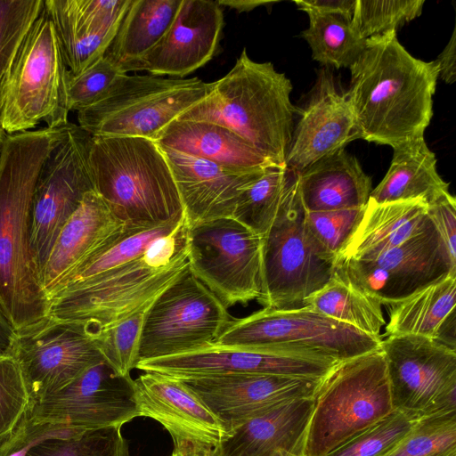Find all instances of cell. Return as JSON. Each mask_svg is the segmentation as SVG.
<instances>
[{"mask_svg": "<svg viewBox=\"0 0 456 456\" xmlns=\"http://www.w3.org/2000/svg\"><path fill=\"white\" fill-rule=\"evenodd\" d=\"M93 136L68 123L43 162L30 206V247L40 273L61 230L94 191L90 167Z\"/></svg>", "mask_w": 456, "mask_h": 456, "instance_id": "12", "label": "cell"}, {"mask_svg": "<svg viewBox=\"0 0 456 456\" xmlns=\"http://www.w3.org/2000/svg\"><path fill=\"white\" fill-rule=\"evenodd\" d=\"M231 321L227 307L188 266L147 307L138 362L177 355L215 343Z\"/></svg>", "mask_w": 456, "mask_h": 456, "instance_id": "11", "label": "cell"}, {"mask_svg": "<svg viewBox=\"0 0 456 456\" xmlns=\"http://www.w3.org/2000/svg\"><path fill=\"white\" fill-rule=\"evenodd\" d=\"M356 0H299L295 1L298 9L307 12L340 16L352 20Z\"/></svg>", "mask_w": 456, "mask_h": 456, "instance_id": "47", "label": "cell"}, {"mask_svg": "<svg viewBox=\"0 0 456 456\" xmlns=\"http://www.w3.org/2000/svg\"><path fill=\"white\" fill-rule=\"evenodd\" d=\"M346 98L360 138L395 148L424 137L433 116L438 78L435 61L411 55L396 31L366 40L354 64Z\"/></svg>", "mask_w": 456, "mask_h": 456, "instance_id": "1", "label": "cell"}, {"mask_svg": "<svg viewBox=\"0 0 456 456\" xmlns=\"http://www.w3.org/2000/svg\"><path fill=\"white\" fill-rule=\"evenodd\" d=\"M394 411L380 348L339 362L313 396L303 455L326 456Z\"/></svg>", "mask_w": 456, "mask_h": 456, "instance_id": "6", "label": "cell"}, {"mask_svg": "<svg viewBox=\"0 0 456 456\" xmlns=\"http://www.w3.org/2000/svg\"><path fill=\"white\" fill-rule=\"evenodd\" d=\"M365 207L330 211H306L307 225L317 241L338 258L359 224Z\"/></svg>", "mask_w": 456, "mask_h": 456, "instance_id": "45", "label": "cell"}, {"mask_svg": "<svg viewBox=\"0 0 456 456\" xmlns=\"http://www.w3.org/2000/svg\"><path fill=\"white\" fill-rule=\"evenodd\" d=\"M69 69L53 25L45 11L37 19L12 65L0 98V119L7 134L33 130L39 123L68 124Z\"/></svg>", "mask_w": 456, "mask_h": 456, "instance_id": "8", "label": "cell"}, {"mask_svg": "<svg viewBox=\"0 0 456 456\" xmlns=\"http://www.w3.org/2000/svg\"><path fill=\"white\" fill-rule=\"evenodd\" d=\"M297 175L285 165H270L239 196L232 217L263 237L278 213L284 193Z\"/></svg>", "mask_w": 456, "mask_h": 456, "instance_id": "34", "label": "cell"}, {"mask_svg": "<svg viewBox=\"0 0 456 456\" xmlns=\"http://www.w3.org/2000/svg\"><path fill=\"white\" fill-rule=\"evenodd\" d=\"M66 125L7 134L0 149V305L15 330L48 315L30 247V206L40 167Z\"/></svg>", "mask_w": 456, "mask_h": 456, "instance_id": "2", "label": "cell"}, {"mask_svg": "<svg viewBox=\"0 0 456 456\" xmlns=\"http://www.w3.org/2000/svg\"><path fill=\"white\" fill-rule=\"evenodd\" d=\"M183 216L180 220L164 225L126 234L110 248L86 260L68 273L49 295L48 300L68 288L102 276L140 257L158 239L173 232Z\"/></svg>", "mask_w": 456, "mask_h": 456, "instance_id": "37", "label": "cell"}, {"mask_svg": "<svg viewBox=\"0 0 456 456\" xmlns=\"http://www.w3.org/2000/svg\"><path fill=\"white\" fill-rule=\"evenodd\" d=\"M455 298L456 275L415 292L389 306L386 335H419L456 350Z\"/></svg>", "mask_w": 456, "mask_h": 456, "instance_id": "30", "label": "cell"}, {"mask_svg": "<svg viewBox=\"0 0 456 456\" xmlns=\"http://www.w3.org/2000/svg\"><path fill=\"white\" fill-rule=\"evenodd\" d=\"M313 397L283 403L236 428L215 456H304Z\"/></svg>", "mask_w": 456, "mask_h": 456, "instance_id": "26", "label": "cell"}, {"mask_svg": "<svg viewBox=\"0 0 456 456\" xmlns=\"http://www.w3.org/2000/svg\"><path fill=\"white\" fill-rule=\"evenodd\" d=\"M339 362L288 349H248L216 343L188 353L140 361L136 369L175 379L224 374H266L322 379Z\"/></svg>", "mask_w": 456, "mask_h": 456, "instance_id": "18", "label": "cell"}, {"mask_svg": "<svg viewBox=\"0 0 456 456\" xmlns=\"http://www.w3.org/2000/svg\"><path fill=\"white\" fill-rule=\"evenodd\" d=\"M189 268L228 308L262 292V238L232 217L188 225Z\"/></svg>", "mask_w": 456, "mask_h": 456, "instance_id": "13", "label": "cell"}, {"mask_svg": "<svg viewBox=\"0 0 456 456\" xmlns=\"http://www.w3.org/2000/svg\"><path fill=\"white\" fill-rule=\"evenodd\" d=\"M15 330L0 305V356L12 355Z\"/></svg>", "mask_w": 456, "mask_h": 456, "instance_id": "49", "label": "cell"}, {"mask_svg": "<svg viewBox=\"0 0 456 456\" xmlns=\"http://www.w3.org/2000/svg\"><path fill=\"white\" fill-rule=\"evenodd\" d=\"M232 434L250 419L293 400L313 397L322 379L266 374H224L178 379Z\"/></svg>", "mask_w": 456, "mask_h": 456, "instance_id": "19", "label": "cell"}, {"mask_svg": "<svg viewBox=\"0 0 456 456\" xmlns=\"http://www.w3.org/2000/svg\"><path fill=\"white\" fill-rule=\"evenodd\" d=\"M393 150L387 173L372 189L369 200L375 203L421 200L429 206L450 194L449 184L438 175L436 155L424 137Z\"/></svg>", "mask_w": 456, "mask_h": 456, "instance_id": "31", "label": "cell"}, {"mask_svg": "<svg viewBox=\"0 0 456 456\" xmlns=\"http://www.w3.org/2000/svg\"><path fill=\"white\" fill-rule=\"evenodd\" d=\"M134 380L140 417L160 423L171 436L174 449L216 450L232 435L180 379L146 371Z\"/></svg>", "mask_w": 456, "mask_h": 456, "instance_id": "20", "label": "cell"}, {"mask_svg": "<svg viewBox=\"0 0 456 456\" xmlns=\"http://www.w3.org/2000/svg\"><path fill=\"white\" fill-rule=\"evenodd\" d=\"M432 224L421 200H369L355 231L337 259H363L396 247Z\"/></svg>", "mask_w": 456, "mask_h": 456, "instance_id": "28", "label": "cell"}, {"mask_svg": "<svg viewBox=\"0 0 456 456\" xmlns=\"http://www.w3.org/2000/svg\"><path fill=\"white\" fill-rule=\"evenodd\" d=\"M156 142L164 147L242 170L276 165L229 128L207 121L175 120Z\"/></svg>", "mask_w": 456, "mask_h": 456, "instance_id": "29", "label": "cell"}, {"mask_svg": "<svg viewBox=\"0 0 456 456\" xmlns=\"http://www.w3.org/2000/svg\"><path fill=\"white\" fill-rule=\"evenodd\" d=\"M12 355L20 366L31 405L104 361L84 324L50 315L15 330Z\"/></svg>", "mask_w": 456, "mask_h": 456, "instance_id": "16", "label": "cell"}, {"mask_svg": "<svg viewBox=\"0 0 456 456\" xmlns=\"http://www.w3.org/2000/svg\"><path fill=\"white\" fill-rule=\"evenodd\" d=\"M0 456H129L121 428L87 431L79 436H55L22 445L1 447Z\"/></svg>", "mask_w": 456, "mask_h": 456, "instance_id": "36", "label": "cell"}, {"mask_svg": "<svg viewBox=\"0 0 456 456\" xmlns=\"http://www.w3.org/2000/svg\"><path fill=\"white\" fill-rule=\"evenodd\" d=\"M416 421L394 411L326 456H384L404 437Z\"/></svg>", "mask_w": 456, "mask_h": 456, "instance_id": "42", "label": "cell"}, {"mask_svg": "<svg viewBox=\"0 0 456 456\" xmlns=\"http://www.w3.org/2000/svg\"><path fill=\"white\" fill-rule=\"evenodd\" d=\"M89 159L94 191L126 231H146L184 216L171 169L156 142L93 137Z\"/></svg>", "mask_w": 456, "mask_h": 456, "instance_id": "5", "label": "cell"}, {"mask_svg": "<svg viewBox=\"0 0 456 456\" xmlns=\"http://www.w3.org/2000/svg\"><path fill=\"white\" fill-rule=\"evenodd\" d=\"M297 177L301 200L309 212L365 207L372 191L370 177L345 149L318 159Z\"/></svg>", "mask_w": 456, "mask_h": 456, "instance_id": "27", "label": "cell"}, {"mask_svg": "<svg viewBox=\"0 0 456 456\" xmlns=\"http://www.w3.org/2000/svg\"><path fill=\"white\" fill-rule=\"evenodd\" d=\"M335 272L352 286L392 305L456 275V261L435 224L402 244L363 259H337Z\"/></svg>", "mask_w": 456, "mask_h": 456, "instance_id": "14", "label": "cell"}, {"mask_svg": "<svg viewBox=\"0 0 456 456\" xmlns=\"http://www.w3.org/2000/svg\"><path fill=\"white\" fill-rule=\"evenodd\" d=\"M437 456H456V451H450V452L439 454Z\"/></svg>", "mask_w": 456, "mask_h": 456, "instance_id": "53", "label": "cell"}, {"mask_svg": "<svg viewBox=\"0 0 456 456\" xmlns=\"http://www.w3.org/2000/svg\"><path fill=\"white\" fill-rule=\"evenodd\" d=\"M158 145L171 169L189 226L232 217L240 193L265 168H232Z\"/></svg>", "mask_w": 456, "mask_h": 456, "instance_id": "24", "label": "cell"}, {"mask_svg": "<svg viewBox=\"0 0 456 456\" xmlns=\"http://www.w3.org/2000/svg\"><path fill=\"white\" fill-rule=\"evenodd\" d=\"M424 0H356L351 24L367 40L420 16Z\"/></svg>", "mask_w": 456, "mask_h": 456, "instance_id": "41", "label": "cell"}, {"mask_svg": "<svg viewBox=\"0 0 456 456\" xmlns=\"http://www.w3.org/2000/svg\"><path fill=\"white\" fill-rule=\"evenodd\" d=\"M132 0H46L49 16L72 76L102 57Z\"/></svg>", "mask_w": 456, "mask_h": 456, "instance_id": "23", "label": "cell"}, {"mask_svg": "<svg viewBox=\"0 0 456 456\" xmlns=\"http://www.w3.org/2000/svg\"><path fill=\"white\" fill-rule=\"evenodd\" d=\"M208 83L198 77L124 75L101 102L77 112L93 137H142L156 142L165 129L198 103Z\"/></svg>", "mask_w": 456, "mask_h": 456, "instance_id": "9", "label": "cell"}, {"mask_svg": "<svg viewBox=\"0 0 456 456\" xmlns=\"http://www.w3.org/2000/svg\"><path fill=\"white\" fill-rule=\"evenodd\" d=\"M358 138L360 132L346 93L329 69H320L293 130L285 166L298 173Z\"/></svg>", "mask_w": 456, "mask_h": 456, "instance_id": "21", "label": "cell"}, {"mask_svg": "<svg viewBox=\"0 0 456 456\" xmlns=\"http://www.w3.org/2000/svg\"><path fill=\"white\" fill-rule=\"evenodd\" d=\"M219 5H225L239 12H249L261 5L272 4V1H260V0H222L217 1Z\"/></svg>", "mask_w": 456, "mask_h": 456, "instance_id": "50", "label": "cell"}, {"mask_svg": "<svg viewBox=\"0 0 456 456\" xmlns=\"http://www.w3.org/2000/svg\"><path fill=\"white\" fill-rule=\"evenodd\" d=\"M124 73L104 54L77 76L69 73L67 82L68 107L77 112L103 100Z\"/></svg>", "mask_w": 456, "mask_h": 456, "instance_id": "43", "label": "cell"}, {"mask_svg": "<svg viewBox=\"0 0 456 456\" xmlns=\"http://www.w3.org/2000/svg\"><path fill=\"white\" fill-rule=\"evenodd\" d=\"M127 233L133 232L125 230L124 224L94 191L86 193L61 230L41 272V283L47 298L73 269L108 249Z\"/></svg>", "mask_w": 456, "mask_h": 456, "instance_id": "25", "label": "cell"}, {"mask_svg": "<svg viewBox=\"0 0 456 456\" xmlns=\"http://www.w3.org/2000/svg\"><path fill=\"white\" fill-rule=\"evenodd\" d=\"M140 417L134 380L102 361L63 389L33 403L28 419L80 433L119 427Z\"/></svg>", "mask_w": 456, "mask_h": 456, "instance_id": "17", "label": "cell"}, {"mask_svg": "<svg viewBox=\"0 0 456 456\" xmlns=\"http://www.w3.org/2000/svg\"><path fill=\"white\" fill-rule=\"evenodd\" d=\"M30 407L17 361L12 355L0 356V446L12 436Z\"/></svg>", "mask_w": 456, "mask_h": 456, "instance_id": "44", "label": "cell"}, {"mask_svg": "<svg viewBox=\"0 0 456 456\" xmlns=\"http://www.w3.org/2000/svg\"><path fill=\"white\" fill-rule=\"evenodd\" d=\"M456 451V411L418 419L384 456H437Z\"/></svg>", "mask_w": 456, "mask_h": 456, "instance_id": "38", "label": "cell"}, {"mask_svg": "<svg viewBox=\"0 0 456 456\" xmlns=\"http://www.w3.org/2000/svg\"><path fill=\"white\" fill-rule=\"evenodd\" d=\"M182 0H132L106 55L124 73L136 71L171 25Z\"/></svg>", "mask_w": 456, "mask_h": 456, "instance_id": "32", "label": "cell"}, {"mask_svg": "<svg viewBox=\"0 0 456 456\" xmlns=\"http://www.w3.org/2000/svg\"><path fill=\"white\" fill-rule=\"evenodd\" d=\"M381 340L304 305L264 307L232 319L215 343L235 348L309 352L343 362L379 349Z\"/></svg>", "mask_w": 456, "mask_h": 456, "instance_id": "10", "label": "cell"}, {"mask_svg": "<svg viewBox=\"0 0 456 456\" xmlns=\"http://www.w3.org/2000/svg\"><path fill=\"white\" fill-rule=\"evenodd\" d=\"M149 305L110 327L89 333L104 361L120 375H130L136 367L144 315Z\"/></svg>", "mask_w": 456, "mask_h": 456, "instance_id": "39", "label": "cell"}, {"mask_svg": "<svg viewBox=\"0 0 456 456\" xmlns=\"http://www.w3.org/2000/svg\"><path fill=\"white\" fill-rule=\"evenodd\" d=\"M435 61L438 67V77L446 84H453L456 80V27L446 46Z\"/></svg>", "mask_w": 456, "mask_h": 456, "instance_id": "48", "label": "cell"}, {"mask_svg": "<svg viewBox=\"0 0 456 456\" xmlns=\"http://www.w3.org/2000/svg\"><path fill=\"white\" fill-rule=\"evenodd\" d=\"M291 91L284 73L271 62L251 60L243 49L232 69L208 83L205 97L176 120L224 126L272 163L285 165L294 130Z\"/></svg>", "mask_w": 456, "mask_h": 456, "instance_id": "3", "label": "cell"}, {"mask_svg": "<svg viewBox=\"0 0 456 456\" xmlns=\"http://www.w3.org/2000/svg\"><path fill=\"white\" fill-rule=\"evenodd\" d=\"M306 13L309 27L301 37L308 43L313 59L324 66L350 68L363 52L366 40L354 30L351 21L340 16Z\"/></svg>", "mask_w": 456, "mask_h": 456, "instance_id": "35", "label": "cell"}, {"mask_svg": "<svg viewBox=\"0 0 456 456\" xmlns=\"http://www.w3.org/2000/svg\"><path fill=\"white\" fill-rule=\"evenodd\" d=\"M44 7L43 0H0V98L16 55Z\"/></svg>", "mask_w": 456, "mask_h": 456, "instance_id": "40", "label": "cell"}, {"mask_svg": "<svg viewBox=\"0 0 456 456\" xmlns=\"http://www.w3.org/2000/svg\"><path fill=\"white\" fill-rule=\"evenodd\" d=\"M189 266L185 216L140 257L49 299L48 315L82 323L88 333L110 327L149 305Z\"/></svg>", "mask_w": 456, "mask_h": 456, "instance_id": "4", "label": "cell"}, {"mask_svg": "<svg viewBox=\"0 0 456 456\" xmlns=\"http://www.w3.org/2000/svg\"><path fill=\"white\" fill-rule=\"evenodd\" d=\"M427 213L444 239L451 257L456 261V200L450 193L427 206Z\"/></svg>", "mask_w": 456, "mask_h": 456, "instance_id": "46", "label": "cell"}, {"mask_svg": "<svg viewBox=\"0 0 456 456\" xmlns=\"http://www.w3.org/2000/svg\"><path fill=\"white\" fill-rule=\"evenodd\" d=\"M304 305L376 338H381L380 330L386 324L382 305L336 272L321 289L305 301Z\"/></svg>", "mask_w": 456, "mask_h": 456, "instance_id": "33", "label": "cell"}, {"mask_svg": "<svg viewBox=\"0 0 456 456\" xmlns=\"http://www.w3.org/2000/svg\"><path fill=\"white\" fill-rule=\"evenodd\" d=\"M4 136H5V132L2 126V123H1V119H0V149H1V145H2Z\"/></svg>", "mask_w": 456, "mask_h": 456, "instance_id": "52", "label": "cell"}, {"mask_svg": "<svg viewBox=\"0 0 456 456\" xmlns=\"http://www.w3.org/2000/svg\"><path fill=\"white\" fill-rule=\"evenodd\" d=\"M395 411L418 420L456 411V350L419 335L381 340Z\"/></svg>", "mask_w": 456, "mask_h": 456, "instance_id": "15", "label": "cell"}, {"mask_svg": "<svg viewBox=\"0 0 456 456\" xmlns=\"http://www.w3.org/2000/svg\"><path fill=\"white\" fill-rule=\"evenodd\" d=\"M262 238L264 307L290 309L305 301L332 277L337 258L314 237L306 222L297 175L289 184L278 213Z\"/></svg>", "mask_w": 456, "mask_h": 456, "instance_id": "7", "label": "cell"}, {"mask_svg": "<svg viewBox=\"0 0 456 456\" xmlns=\"http://www.w3.org/2000/svg\"><path fill=\"white\" fill-rule=\"evenodd\" d=\"M170 456H215L214 450L193 446L174 449Z\"/></svg>", "mask_w": 456, "mask_h": 456, "instance_id": "51", "label": "cell"}, {"mask_svg": "<svg viewBox=\"0 0 456 456\" xmlns=\"http://www.w3.org/2000/svg\"><path fill=\"white\" fill-rule=\"evenodd\" d=\"M223 27V10L217 1L182 0L164 37L136 71L183 78L213 57Z\"/></svg>", "mask_w": 456, "mask_h": 456, "instance_id": "22", "label": "cell"}]
</instances>
